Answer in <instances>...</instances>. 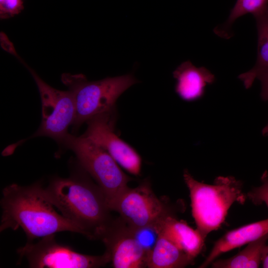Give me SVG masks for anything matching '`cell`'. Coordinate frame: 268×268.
I'll use <instances>...</instances> for the list:
<instances>
[{
	"instance_id": "14",
	"label": "cell",
	"mask_w": 268,
	"mask_h": 268,
	"mask_svg": "<svg viewBox=\"0 0 268 268\" xmlns=\"http://www.w3.org/2000/svg\"><path fill=\"white\" fill-rule=\"evenodd\" d=\"M194 262V259L169 240L158 234L154 246L148 254L147 268H182L193 265Z\"/></svg>"
},
{
	"instance_id": "20",
	"label": "cell",
	"mask_w": 268,
	"mask_h": 268,
	"mask_svg": "<svg viewBox=\"0 0 268 268\" xmlns=\"http://www.w3.org/2000/svg\"><path fill=\"white\" fill-rule=\"evenodd\" d=\"M24 0H0V18L5 19L19 14L23 9Z\"/></svg>"
},
{
	"instance_id": "21",
	"label": "cell",
	"mask_w": 268,
	"mask_h": 268,
	"mask_svg": "<svg viewBox=\"0 0 268 268\" xmlns=\"http://www.w3.org/2000/svg\"><path fill=\"white\" fill-rule=\"evenodd\" d=\"M256 78L260 80L261 83V96L263 100L268 101V69L260 72Z\"/></svg>"
},
{
	"instance_id": "10",
	"label": "cell",
	"mask_w": 268,
	"mask_h": 268,
	"mask_svg": "<svg viewBox=\"0 0 268 268\" xmlns=\"http://www.w3.org/2000/svg\"><path fill=\"white\" fill-rule=\"evenodd\" d=\"M98 240L104 243L113 268L147 267L149 252L138 242L134 230L120 216L113 219Z\"/></svg>"
},
{
	"instance_id": "13",
	"label": "cell",
	"mask_w": 268,
	"mask_h": 268,
	"mask_svg": "<svg viewBox=\"0 0 268 268\" xmlns=\"http://www.w3.org/2000/svg\"><path fill=\"white\" fill-rule=\"evenodd\" d=\"M177 79L175 91L184 100L192 101L202 97L204 87L212 83L214 75L204 67H197L187 61L182 63L173 72Z\"/></svg>"
},
{
	"instance_id": "12",
	"label": "cell",
	"mask_w": 268,
	"mask_h": 268,
	"mask_svg": "<svg viewBox=\"0 0 268 268\" xmlns=\"http://www.w3.org/2000/svg\"><path fill=\"white\" fill-rule=\"evenodd\" d=\"M267 234L268 219L229 231L215 242L211 251L199 268H206L223 253L247 245Z\"/></svg>"
},
{
	"instance_id": "9",
	"label": "cell",
	"mask_w": 268,
	"mask_h": 268,
	"mask_svg": "<svg viewBox=\"0 0 268 268\" xmlns=\"http://www.w3.org/2000/svg\"><path fill=\"white\" fill-rule=\"evenodd\" d=\"M116 119L115 110L96 115L86 122L87 127L83 135L103 147L128 172L139 175L141 157L115 133Z\"/></svg>"
},
{
	"instance_id": "5",
	"label": "cell",
	"mask_w": 268,
	"mask_h": 268,
	"mask_svg": "<svg viewBox=\"0 0 268 268\" xmlns=\"http://www.w3.org/2000/svg\"><path fill=\"white\" fill-rule=\"evenodd\" d=\"M62 145L73 152L81 168L104 193L111 209L132 178L121 170L106 150L83 134L76 136L68 134Z\"/></svg>"
},
{
	"instance_id": "2",
	"label": "cell",
	"mask_w": 268,
	"mask_h": 268,
	"mask_svg": "<svg viewBox=\"0 0 268 268\" xmlns=\"http://www.w3.org/2000/svg\"><path fill=\"white\" fill-rule=\"evenodd\" d=\"M87 174L84 170L67 178H55L43 192L64 217L82 230L83 235L98 240L114 218L104 193Z\"/></svg>"
},
{
	"instance_id": "16",
	"label": "cell",
	"mask_w": 268,
	"mask_h": 268,
	"mask_svg": "<svg viewBox=\"0 0 268 268\" xmlns=\"http://www.w3.org/2000/svg\"><path fill=\"white\" fill-rule=\"evenodd\" d=\"M268 234L252 241L236 255L225 259L215 260L214 268H257L262 259L268 244Z\"/></svg>"
},
{
	"instance_id": "4",
	"label": "cell",
	"mask_w": 268,
	"mask_h": 268,
	"mask_svg": "<svg viewBox=\"0 0 268 268\" xmlns=\"http://www.w3.org/2000/svg\"><path fill=\"white\" fill-rule=\"evenodd\" d=\"M62 81L74 100L75 130L96 115L115 110L120 96L138 82L131 74L91 81L82 74L64 73Z\"/></svg>"
},
{
	"instance_id": "17",
	"label": "cell",
	"mask_w": 268,
	"mask_h": 268,
	"mask_svg": "<svg viewBox=\"0 0 268 268\" xmlns=\"http://www.w3.org/2000/svg\"><path fill=\"white\" fill-rule=\"evenodd\" d=\"M268 6V0H237L225 22L216 27L214 31L223 38L228 39L232 35L231 27L235 21L247 13L254 15Z\"/></svg>"
},
{
	"instance_id": "18",
	"label": "cell",
	"mask_w": 268,
	"mask_h": 268,
	"mask_svg": "<svg viewBox=\"0 0 268 268\" xmlns=\"http://www.w3.org/2000/svg\"><path fill=\"white\" fill-rule=\"evenodd\" d=\"M262 184L258 187L253 188L246 194L247 199L254 204L259 205L265 204L268 208V172L265 171L262 175Z\"/></svg>"
},
{
	"instance_id": "19",
	"label": "cell",
	"mask_w": 268,
	"mask_h": 268,
	"mask_svg": "<svg viewBox=\"0 0 268 268\" xmlns=\"http://www.w3.org/2000/svg\"><path fill=\"white\" fill-rule=\"evenodd\" d=\"M134 231L141 245L149 253L154 247L158 237L155 229L152 227H148Z\"/></svg>"
},
{
	"instance_id": "7",
	"label": "cell",
	"mask_w": 268,
	"mask_h": 268,
	"mask_svg": "<svg viewBox=\"0 0 268 268\" xmlns=\"http://www.w3.org/2000/svg\"><path fill=\"white\" fill-rule=\"evenodd\" d=\"M17 252L33 268H97L110 263L107 252L99 256L78 253L70 246L58 243L55 234L44 237L36 243L27 242Z\"/></svg>"
},
{
	"instance_id": "6",
	"label": "cell",
	"mask_w": 268,
	"mask_h": 268,
	"mask_svg": "<svg viewBox=\"0 0 268 268\" xmlns=\"http://www.w3.org/2000/svg\"><path fill=\"white\" fill-rule=\"evenodd\" d=\"M17 58L31 73L38 89L42 105V121L38 130L30 137L47 136L62 145L69 134L75 117V105L71 92L57 89L45 82L37 73Z\"/></svg>"
},
{
	"instance_id": "22",
	"label": "cell",
	"mask_w": 268,
	"mask_h": 268,
	"mask_svg": "<svg viewBox=\"0 0 268 268\" xmlns=\"http://www.w3.org/2000/svg\"><path fill=\"white\" fill-rule=\"evenodd\" d=\"M262 263L263 268H268V243L267 244L265 249Z\"/></svg>"
},
{
	"instance_id": "3",
	"label": "cell",
	"mask_w": 268,
	"mask_h": 268,
	"mask_svg": "<svg viewBox=\"0 0 268 268\" xmlns=\"http://www.w3.org/2000/svg\"><path fill=\"white\" fill-rule=\"evenodd\" d=\"M183 178L189 191L197 230L204 240L221 226L235 202L242 203L247 199L243 182L233 176H218L213 184H207L196 180L186 169Z\"/></svg>"
},
{
	"instance_id": "15",
	"label": "cell",
	"mask_w": 268,
	"mask_h": 268,
	"mask_svg": "<svg viewBox=\"0 0 268 268\" xmlns=\"http://www.w3.org/2000/svg\"><path fill=\"white\" fill-rule=\"evenodd\" d=\"M253 16L258 31L257 61L252 68L238 76L247 89L252 85L260 72L268 69V6Z\"/></svg>"
},
{
	"instance_id": "11",
	"label": "cell",
	"mask_w": 268,
	"mask_h": 268,
	"mask_svg": "<svg viewBox=\"0 0 268 268\" xmlns=\"http://www.w3.org/2000/svg\"><path fill=\"white\" fill-rule=\"evenodd\" d=\"M153 228L158 234L166 237L193 259L203 249L205 240L200 232L185 221L177 219L174 214L164 217Z\"/></svg>"
},
{
	"instance_id": "1",
	"label": "cell",
	"mask_w": 268,
	"mask_h": 268,
	"mask_svg": "<svg viewBox=\"0 0 268 268\" xmlns=\"http://www.w3.org/2000/svg\"><path fill=\"white\" fill-rule=\"evenodd\" d=\"M43 188L38 183L26 186L13 183L3 189L0 231L21 228L27 242L63 231L83 235L78 226L56 210Z\"/></svg>"
},
{
	"instance_id": "23",
	"label": "cell",
	"mask_w": 268,
	"mask_h": 268,
	"mask_svg": "<svg viewBox=\"0 0 268 268\" xmlns=\"http://www.w3.org/2000/svg\"><path fill=\"white\" fill-rule=\"evenodd\" d=\"M262 134L265 136H268V123L262 130Z\"/></svg>"
},
{
	"instance_id": "8",
	"label": "cell",
	"mask_w": 268,
	"mask_h": 268,
	"mask_svg": "<svg viewBox=\"0 0 268 268\" xmlns=\"http://www.w3.org/2000/svg\"><path fill=\"white\" fill-rule=\"evenodd\" d=\"M133 230L153 226L162 218L175 214L162 201L146 179L138 186L127 187L119 196L111 208Z\"/></svg>"
}]
</instances>
